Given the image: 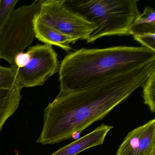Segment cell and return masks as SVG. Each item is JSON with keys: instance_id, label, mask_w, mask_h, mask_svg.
<instances>
[{"instance_id": "cell-18", "label": "cell", "mask_w": 155, "mask_h": 155, "mask_svg": "<svg viewBox=\"0 0 155 155\" xmlns=\"http://www.w3.org/2000/svg\"><path fill=\"white\" fill-rule=\"evenodd\" d=\"M155 155V154H154V155Z\"/></svg>"}, {"instance_id": "cell-16", "label": "cell", "mask_w": 155, "mask_h": 155, "mask_svg": "<svg viewBox=\"0 0 155 155\" xmlns=\"http://www.w3.org/2000/svg\"><path fill=\"white\" fill-rule=\"evenodd\" d=\"M30 59V55L28 52L19 53L15 57L14 65L18 68H23L28 63Z\"/></svg>"}, {"instance_id": "cell-5", "label": "cell", "mask_w": 155, "mask_h": 155, "mask_svg": "<svg viewBox=\"0 0 155 155\" xmlns=\"http://www.w3.org/2000/svg\"><path fill=\"white\" fill-rule=\"evenodd\" d=\"M64 1L42 0L37 18L42 23L78 41H87L96 26L68 9Z\"/></svg>"}, {"instance_id": "cell-2", "label": "cell", "mask_w": 155, "mask_h": 155, "mask_svg": "<svg viewBox=\"0 0 155 155\" xmlns=\"http://www.w3.org/2000/svg\"><path fill=\"white\" fill-rule=\"evenodd\" d=\"M155 63V51L144 47L82 48L65 56L60 64V93L94 86Z\"/></svg>"}, {"instance_id": "cell-15", "label": "cell", "mask_w": 155, "mask_h": 155, "mask_svg": "<svg viewBox=\"0 0 155 155\" xmlns=\"http://www.w3.org/2000/svg\"><path fill=\"white\" fill-rule=\"evenodd\" d=\"M134 39L139 42L142 47L155 51V32H148L133 36Z\"/></svg>"}, {"instance_id": "cell-9", "label": "cell", "mask_w": 155, "mask_h": 155, "mask_svg": "<svg viewBox=\"0 0 155 155\" xmlns=\"http://www.w3.org/2000/svg\"><path fill=\"white\" fill-rule=\"evenodd\" d=\"M34 27L35 37L39 40L46 44L58 46L67 51L72 49L70 44H74L78 41L42 23L37 16L34 20Z\"/></svg>"}, {"instance_id": "cell-14", "label": "cell", "mask_w": 155, "mask_h": 155, "mask_svg": "<svg viewBox=\"0 0 155 155\" xmlns=\"http://www.w3.org/2000/svg\"><path fill=\"white\" fill-rule=\"evenodd\" d=\"M18 2V0L0 1V36Z\"/></svg>"}, {"instance_id": "cell-3", "label": "cell", "mask_w": 155, "mask_h": 155, "mask_svg": "<svg viewBox=\"0 0 155 155\" xmlns=\"http://www.w3.org/2000/svg\"><path fill=\"white\" fill-rule=\"evenodd\" d=\"M139 0H65L70 10L91 23L96 29L87 43L112 35H129L134 21L141 14L138 8Z\"/></svg>"}, {"instance_id": "cell-1", "label": "cell", "mask_w": 155, "mask_h": 155, "mask_svg": "<svg viewBox=\"0 0 155 155\" xmlns=\"http://www.w3.org/2000/svg\"><path fill=\"white\" fill-rule=\"evenodd\" d=\"M154 71L155 64H150L91 87L59 93L44 110L43 128L37 142L56 144L80 134L142 87Z\"/></svg>"}, {"instance_id": "cell-6", "label": "cell", "mask_w": 155, "mask_h": 155, "mask_svg": "<svg viewBox=\"0 0 155 155\" xmlns=\"http://www.w3.org/2000/svg\"><path fill=\"white\" fill-rule=\"evenodd\" d=\"M27 52L30 55L28 63L22 68L15 67L18 81L23 87L41 86L59 68L58 54L48 44L35 45Z\"/></svg>"}, {"instance_id": "cell-8", "label": "cell", "mask_w": 155, "mask_h": 155, "mask_svg": "<svg viewBox=\"0 0 155 155\" xmlns=\"http://www.w3.org/2000/svg\"><path fill=\"white\" fill-rule=\"evenodd\" d=\"M113 127L102 124L90 133L61 148L51 155H76L85 150L101 145Z\"/></svg>"}, {"instance_id": "cell-12", "label": "cell", "mask_w": 155, "mask_h": 155, "mask_svg": "<svg viewBox=\"0 0 155 155\" xmlns=\"http://www.w3.org/2000/svg\"><path fill=\"white\" fill-rule=\"evenodd\" d=\"M20 86H21L17 79L15 67L0 66V89H10Z\"/></svg>"}, {"instance_id": "cell-7", "label": "cell", "mask_w": 155, "mask_h": 155, "mask_svg": "<svg viewBox=\"0 0 155 155\" xmlns=\"http://www.w3.org/2000/svg\"><path fill=\"white\" fill-rule=\"evenodd\" d=\"M155 154V119L131 130L119 147L117 155Z\"/></svg>"}, {"instance_id": "cell-4", "label": "cell", "mask_w": 155, "mask_h": 155, "mask_svg": "<svg viewBox=\"0 0 155 155\" xmlns=\"http://www.w3.org/2000/svg\"><path fill=\"white\" fill-rule=\"evenodd\" d=\"M42 2L35 1L13 11L0 36V60L14 65L15 57L32 44L35 37L34 21Z\"/></svg>"}, {"instance_id": "cell-10", "label": "cell", "mask_w": 155, "mask_h": 155, "mask_svg": "<svg viewBox=\"0 0 155 155\" xmlns=\"http://www.w3.org/2000/svg\"><path fill=\"white\" fill-rule=\"evenodd\" d=\"M21 86L10 89H0V131L7 120L18 108L21 99Z\"/></svg>"}, {"instance_id": "cell-17", "label": "cell", "mask_w": 155, "mask_h": 155, "mask_svg": "<svg viewBox=\"0 0 155 155\" xmlns=\"http://www.w3.org/2000/svg\"><path fill=\"white\" fill-rule=\"evenodd\" d=\"M18 154H19V153H17V154H16V155H18Z\"/></svg>"}, {"instance_id": "cell-11", "label": "cell", "mask_w": 155, "mask_h": 155, "mask_svg": "<svg viewBox=\"0 0 155 155\" xmlns=\"http://www.w3.org/2000/svg\"><path fill=\"white\" fill-rule=\"evenodd\" d=\"M148 32H155V11L149 6L134 21L129 34L134 36Z\"/></svg>"}, {"instance_id": "cell-13", "label": "cell", "mask_w": 155, "mask_h": 155, "mask_svg": "<svg viewBox=\"0 0 155 155\" xmlns=\"http://www.w3.org/2000/svg\"><path fill=\"white\" fill-rule=\"evenodd\" d=\"M143 87L144 103L147 105L151 112H155V71L148 78Z\"/></svg>"}]
</instances>
